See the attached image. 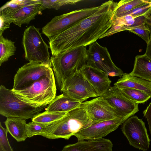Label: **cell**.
Here are the masks:
<instances>
[{
	"label": "cell",
	"mask_w": 151,
	"mask_h": 151,
	"mask_svg": "<svg viewBox=\"0 0 151 151\" xmlns=\"http://www.w3.org/2000/svg\"><path fill=\"white\" fill-rule=\"evenodd\" d=\"M117 2L113 0L101 5L95 13L62 33L49 39L52 55L96 41L112 27Z\"/></svg>",
	"instance_id": "cell-1"
},
{
	"label": "cell",
	"mask_w": 151,
	"mask_h": 151,
	"mask_svg": "<svg viewBox=\"0 0 151 151\" xmlns=\"http://www.w3.org/2000/svg\"><path fill=\"white\" fill-rule=\"evenodd\" d=\"M87 46H82L60 52L50 57L58 87L60 91L66 80L79 71L87 60Z\"/></svg>",
	"instance_id": "cell-2"
},
{
	"label": "cell",
	"mask_w": 151,
	"mask_h": 151,
	"mask_svg": "<svg viewBox=\"0 0 151 151\" xmlns=\"http://www.w3.org/2000/svg\"><path fill=\"white\" fill-rule=\"evenodd\" d=\"M93 123L81 107L67 112L60 120L47 126L41 135L50 139H68L72 136Z\"/></svg>",
	"instance_id": "cell-3"
},
{
	"label": "cell",
	"mask_w": 151,
	"mask_h": 151,
	"mask_svg": "<svg viewBox=\"0 0 151 151\" xmlns=\"http://www.w3.org/2000/svg\"><path fill=\"white\" fill-rule=\"evenodd\" d=\"M12 90L19 99L34 107L49 104L56 94L55 79L52 68L29 86L19 90Z\"/></svg>",
	"instance_id": "cell-4"
},
{
	"label": "cell",
	"mask_w": 151,
	"mask_h": 151,
	"mask_svg": "<svg viewBox=\"0 0 151 151\" xmlns=\"http://www.w3.org/2000/svg\"><path fill=\"white\" fill-rule=\"evenodd\" d=\"M47 106L34 107L19 99L12 89L2 85L0 86V114L7 118L32 119Z\"/></svg>",
	"instance_id": "cell-5"
},
{
	"label": "cell",
	"mask_w": 151,
	"mask_h": 151,
	"mask_svg": "<svg viewBox=\"0 0 151 151\" xmlns=\"http://www.w3.org/2000/svg\"><path fill=\"white\" fill-rule=\"evenodd\" d=\"M22 43L27 60L51 65L49 46L43 40L38 28L33 25L27 28L24 32Z\"/></svg>",
	"instance_id": "cell-6"
},
{
	"label": "cell",
	"mask_w": 151,
	"mask_h": 151,
	"mask_svg": "<svg viewBox=\"0 0 151 151\" xmlns=\"http://www.w3.org/2000/svg\"><path fill=\"white\" fill-rule=\"evenodd\" d=\"M97 6L76 10L55 16L42 29V32L49 39L71 27L83 19L93 14L101 7Z\"/></svg>",
	"instance_id": "cell-7"
},
{
	"label": "cell",
	"mask_w": 151,
	"mask_h": 151,
	"mask_svg": "<svg viewBox=\"0 0 151 151\" xmlns=\"http://www.w3.org/2000/svg\"><path fill=\"white\" fill-rule=\"evenodd\" d=\"M86 65L101 70L111 77L121 78L124 74L113 62L107 49L96 41L89 45Z\"/></svg>",
	"instance_id": "cell-8"
},
{
	"label": "cell",
	"mask_w": 151,
	"mask_h": 151,
	"mask_svg": "<svg viewBox=\"0 0 151 151\" xmlns=\"http://www.w3.org/2000/svg\"><path fill=\"white\" fill-rule=\"evenodd\" d=\"M121 129L131 145L143 151L148 150L150 140L142 119L132 116L124 122Z\"/></svg>",
	"instance_id": "cell-9"
},
{
	"label": "cell",
	"mask_w": 151,
	"mask_h": 151,
	"mask_svg": "<svg viewBox=\"0 0 151 151\" xmlns=\"http://www.w3.org/2000/svg\"><path fill=\"white\" fill-rule=\"evenodd\" d=\"M60 91L81 103L89 98L99 96L79 70L66 80Z\"/></svg>",
	"instance_id": "cell-10"
},
{
	"label": "cell",
	"mask_w": 151,
	"mask_h": 151,
	"mask_svg": "<svg viewBox=\"0 0 151 151\" xmlns=\"http://www.w3.org/2000/svg\"><path fill=\"white\" fill-rule=\"evenodd\" d=\"M52 69L51 65L29 62L19 68L14 79L13 90L26 88L47 74Z\"/></svg>",
	"instance_id": "cell-11"
},
{
	"label": "cell",
	"mask_w": 151,
	"mask_h": 151,
	"mask_svg": "<svg viewBox=\"0 0 151 151\" xmlns=\"http://www.w3.org/2000/svg\"><path fill=\"white\" fill-rule=\"evenodd\" d=\"M81 107L93 123L120 118L116 109L102 96L83 102Z\"/></svg>",
	"instance_id": "cell-12"
},
{
	"label": "cell",
	"mask_w": 151,
	"mask_h": 151,
	"mask_svg": "<svg viewBox=\"0 0 151 151\" xmlns=\"http://www.w3.org/2000/svg\"><path fill=\"white\" fill-rule=\"evenodd\" d=\"M117 110L124 122L137 112L138 104L128 98L116 86L110 87L101 96Z\"/></svg>",
	"instance_id": "cell-13"
},
{
	"label": "cell",
	"mask_w": 151,
	"mask_h": 151,
	"mask_svg": "<svg viewBox=\"0 0 151 151\" xmlns=\"http://www.w3.org/2000/svg\"><path fill=\"white\" fill-rule=\"evenodd\" d=\"M123 123L122 120L118 118L93 123L89 127L76 133L74 136L77 138L78 141L102 138L116 130L119 125Z\"/></svg>",
	"instance_id": "cell-14"
},
{
	"label": "cell",
	"mask_w": 151,
	"mask_h": 151,
	"mask_svg": "<svg viewBox=\"0 0 151 151\" xmlns=\"http://www.w3.org/2000/svg\"><path fill=\"white\" fill-rule=\"evenodd\" d=\"M99 96L104 93L110 87L111 81L104 71L87 65H83L79 70Z\"/></svg>",
	"instance_id": "cell-15"
},
{
	"label": "cell",
	"mask_w": 151,
	"mask_h": 151,
	"mask_svg": "<svg viewBox=\"0 0 151 151\" xmlns=\"http://www.w3.org/2000/svg\"><path fill=\"white\" fill-rule=\"evenodd\" d=\"M111 141L103 138L78 141L65 146L61 151H112Z\"/></svg>",
	"instance_id": "cell-16"
},
{
	"label": "cell",
	"mask_w": 151,
	"mask_h": 151,
	"mask_svg": "<svg viewBox=\"0 0 151 151\" xmlns=\"http://www.w3.org/2000/svg\"><path fill=\"white\" fill-rule=\"evenodd\" d=\"M43 10L42 5L38 0H28L13 14V22L19 27L23 24H29Z\"/></svg>",
	"instance_id": "cell-17"
},
{
	"label": "cell",
	"mask_w": 151,
	"mask_h": 151,
	"mask_svg": "<svg viewBox=\"0 0 151 151\" xmlns=\"http://www.w3.org/2000/svg\"><path fill=\"white\" fill-rule=\"evenodd\" d=\"M28 0H11L6 2L0 9V32L3 33L9 27L13 22L12 17L13 14L24 6Z\"/></svg>",
	"instance_id": "cell-18"
},
{
	"label": "cell",
	"mask_w": 151,
	"mask_h": 151,
	"mask_svg": "<svg viewBox=\"0 0 151 151\" xmlns=\"http://www.w3.org/2000/svg\"><path fill=\"white\" fill-rule=\"evenodd\" d=\"M114 86L119 88H128L143 91L151 96V81L124 73L114 83Z\"/></svg>",
	"instance_id": "cell-19"
},
{
	"label": "cell",
	"mask_w": 151,
	"mask_h": 151,
	"mask_svg": "<svg viewBox=\"0 0 151 151\" xmlns=\"http://www.w3.org/2000/svg\"><path fill=\"white\" fill-rule=\"evenodd\" d=\"M81 103L63 93L56 96L47 106L46 110L48 112H67L81 107Z\"/></svg>",
	"instance_id": "cell-20"
},
{
	"label": "cell",
	"mask_w": 151,
	"mask_h": 151,
	"mask_svg": "<svg viewBox=\"0 0 151 151\" xmlns=\"http://www.w3.org/2000/svg\"><path fill=\"white\" fill-rule=\"evenodd\" d=\"M4 123L8 132L17 142L24 141L28 137L27 124L26 119L7 118Z\"/></svg>",
	"instance_id": "cell-21"
},
{
	"label": "cell",
	"mask_w": 151,
	"mask_h": 151,
	"mask_svg": "<svg viewBox=\"0 0 151 151\" xmlns=\"http://www.w3.org/2000/svg\"><path fill=\"white\" fill-rule=\"evenodd\" d=\"M129 74L151 81V59L145 54L136 56L133 70Z\"/></svg>",
	"instance_id": "cell-22"
},
{
	"label": "cell",
	"mask_w": 151,
	"mask_h": 151,
	"mask_svg": "<svg viewBox=\"0 0 151 151\" xmlns=\"http://www.w3.org/2000/svg\"><path fill=\"white\" fill-rule=\"evenodd\" d=\"M147 15L135 18L134 24L126 27V31L136 34L142 38L146 43L149 42L150 39L149 32L145 24Z\"/></svg>",
	"instance_id": "cell-23"
},
{
	"label": "cell",
	"mask_w": 151,
	"mask_h": 151,
	"mask_svg": "<svg viewBox=\"0 0 151 151\" xmlns=\"http://www.w3.org/2000/svg\"><path fill=\"white\" fill-rule=\"evenodd\" d=\"M67 112H48L46 110L36 115L32 119V120L48 126L60 120Z\"/></svg>",
	"instance_id": "cell-24"
},
{
	"label": "cell",
	"mask_w": 151,
	"mask_h": 151,
	"mask_svg": "<svg viewBox=\"0 0 151 151\" xmlns=\"http://www.w3.org/2000/svg\"><path fill=\"white\" fill-rule=\"evenodd\" d=\"M148 1L145 0H121L117 2L114 17H122L124 13Z\"/></svg>",
	"instance_id": "cell-25"
},
{
	"label": "cell",
	"mask_w": 151,
	"mask_h": 151,
	"mask_svg": "<svg viewBox=\"0 0 151 151\" xmlns=\"http://www.w3.org/2000/svg\"><path fill=\"white\" fill-rule=\"evenodd\" d=\"M1 32H0V65L8 60L9 58L14 55L16 47L14 42L4 38Z\"/></svg>",
	"instance_id": "cell-26"
},
{
	"label": "cell",
	"mask_w": 151,
	"mask_h": 151,
	"mask_svg": "<svg viewBox=\"0 0 151 151\" xmlns=\"http://www.w3.org/2000/svg\"><path fill=\"white\" fill-rule=\"evenodd\" d=\"M129 99L139 104L143 103L151 98V96L143 91L128 88H119Z\"/></svg>",
	"instance_id": "cell-27"
},
{
	"label": "cell",
	"mask_w": 151,
	"mask_h": 151,
	"mask_svg": "<svg viewBox=\"0 0 151 151\" xmlns=\"http://www.w3.org/2000/svg\"><path fill=\"white\" fill-rule=\"evenodd\" d=\"M38 1L42 4L44 10L47 9H53L55 10H58L62 6L75 4L83 1L81 0H38Z\"/></svg>",
	"instance_id": "cell-28"
},
{
	"label": "cell",
	"mask_w": 151,
	"mask_h": 151,
	"mask_svg": "<svg viewBox=\"0 0 151 151\" xmlns=\"http://www.w3.org/2000/svg\"><path fill=\"white\" fill-rule=\"evenodd\" d=\"M151 11V7L149 3V0L148 2L142 4L124 13L122 17L127 15H130L135 18L147 15L150 13Z\"/></svg>",
	"instance_id": "cell-29"
},
{
	"label": "cell",
	"mask_w": 151,
	"mask_h": 151,
	"mask_svg": "<svg viewBox=\"0 0 151 151\" xmlns=\"http://www.w3.org/2000/svg\"><path fill=\"white\" fill-rule=\"evenodd\" d=\"M47 126L32 121L27 124L28 137H31L40 135L44 132Z\"/></svg>",
	"instance_id": "cell-30"
},
{
	"label": "cell",
	"mask_w": 151,
	"mask_h": 151,
	"mask_svg": "<svg viewBox=\"0 0 151 151\" xmlns=\"http://www.w3.org/2000/svg\"><path fill=\"white\" fill-rule=\"evenodd\" d=\"M8 131L0 122V151H14L9 142Z\"/></svg>",
	"instance_id": "cell-31"
},
{
	"label": "cell",
	"mask_w": 151,
	"mask_h": 151,
	"mask_svg": "<svg viewBox=\"0 0 151 151\" xmlns=\"http://www.w3.org/2000/svg\"><path fill=\"white\" fill-rule=\"evenodd\" d=\"M144 116L147 119L151 136V102L143 111Z\"/></svg>",
	"instance_id": "cell-32"
},
{
	"label": "cell",
	"mask_w": 151,
	"mask_h": 151,
	"mask_svg": "<svg viewBox=\"0 0 151 151\" xmlns=\"http://www.w3.org/2000/svg\"><path fill=\"white\" fill-rule=\"evenodd\" d=\"M147 45L146 50L145 54L151 59V37Z\"/></svg>",
	"instance_id": "cell-33"
},
{
	"label": "cell",
	"mask_w": 151,
	"mask_h": 151,
	"mask_svg": "<svg viewBox=\"0 0 151 151\" xmlns=\"http://www.w3.org/2000/svg\"><path fill=\"white\" fill-rule=\"evenodd\" d=\"M149 3L150 4V6L151 7V0H149Z\"/></svg>",
	"instance_id": "cell-34"
},
{
	"label": "cell",
	"mask_w": 151,
	"mask_h": 151,
	"mask_svg": "<svg viewBox=\"0 0 151 151\" xmlns=\"http://www.w3.org/2000/svg\"><path fill=\"white\" fill-rule=\"evenodd\" d=\"M150 16H151V12H150Z\"/></svg>",
	"instance_id": "cell-35"
}]
</instances>
